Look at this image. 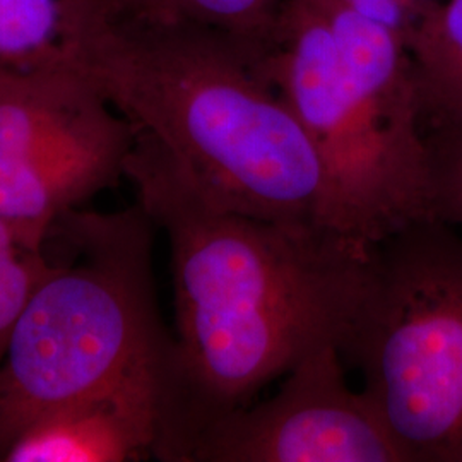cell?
<instances>
[{
    "label": "cell",
    "instance_id": "6da1fadb",
    "mask_svg": "<svg viewBox=\"0 0 462 462\" xmlns=\"http://www.w3.org/2000/svg\"><path fill=\"white\" fill-rule=\"evenodd\" d=\"M125 179L171 255L175 330L152 459L189 462L199 437L269 382L322 347L343 353L366 297L372 247L319 223L221 208L137 131Z\"/></svg>",
    "mask_w": 462,
    "mask_h": 462
},
{
    "label": "cell",
    "instance_id": "7a4b0ae2",
    "mask_svg": "<svg viewBox=\"0 0 462 462\" xmlns=\"http://www.w3.org/2000/svg\"><path fill=\"white\" fill-rule=\"evenodd\" d=\"M265 55L198 26L110 16L86 47L81 76L217 206L317 223L320 165Z\"/></svg>",
    "mask_w": 462,
    "mask_h": 462
},
{
    "label": "cell",
    "instance_id": "3957f363",
    "mask_svg": "<svg viewBox=\"0 0 462 462\" xmlns=\"http://www.w3.org/2000/svg\"><path fill=\"white\" fill-rule=\"evenodd\" d=\"M265 70L317 154L319 225L374 247L431 219L425 118L402 38L322 0H286Z\"/></svg>",
    "mask_w": 462,
    "mask_h": 462
},
{
    "label": "cell",
    "instance_id": "277c9868",
    "mask_svg": "<svg viewBox=\"0 0 462 462\" xmlns=\"http://www.w3.org/2000/svg\"><path fill=\"white\" fill-rule=\"evenodd\" d=\"M154 230L139 204L79 208L53 223L43 240L49 273L0 365V459L42 414L165 364L171 332L158 314Z\"/></svg>",
    "mask_w": 462,
    "mask_h": 462
},
{
    "label": "cell",
    "instance_id": "5b68a950",
    "mask_svg": "<svg viewBox=\"0 0 462 462\" xmlns=\"http://www.w3.org/2000/svg\"><path fill=\"white\" fill-rule=\"evenodd\" d=\"M404 462H462V236L421 219L372 247L343 349Z\"/></svg>",
    "mask_w": 462,
    "mask_h": 462
},
{
    "label": "cell",
    "instance_id": "8992f818",
    "mask_svg": "<svg viewBox=\"0 0 462 462\" xmlns=\"http://www.w3.org/2000/svg\"><path fill=\"white\" fill-rule=\"evenodd\" d=\"M133 124L78 72L0 81V221L34 247L125 179Z\"/></svg>",
    "mask_w": 462,
    "mask_h": 462
},
{
    "label": "cell",
    "instance_id": "52a82bcc",
    "mask_svg": "<svg viewBox=\"0 0 462 462\" xmlns=\"http://www.w3.org/2000/svg\"><path fill=\"white\" fill-rule=\"evenodd\" d=\"M189 462H404L364 389L347 383L336 346L295 365L280 391L216 421Z\"/></svg>",
    "mask_w": 462,
    "mask_h": 462
},
{
    "label": "cell",
    "instance_id": "ba28073f",
    "mask_svg": "<svg viewBox=\"0 0 462 462\" xmlns=\"http://www.w3.org/2000/svg\"><path fill=\"white\" fill-rule=\"evenodd\" d=\"M163 372L165 364L42 414L11 442L0 462H129L154 457Z\"/></svg>",
    "mask_w": 462,
    "mask_h": 462
},
{
    "label": "cell",
    "instance_id": "9c48e42d",
    "mask_svg": "<svg viewBox=\"0 0 462 462\" xmlns=\"http://www.w3.org/2000/svg\"><path fill=\"white\" fill-rule=\"evenodd\" d=\"M112 0H0V81L81 74L84 51Z\"/></svg>",
    "mask_w": 462,
    "mask_h": 462
},
{
    "label": "cell",
    "instance_id": "30bf717a",
    "mask_svg": "<svg viewBox=\"0 0 462 462\" xmlns=\"http://www.w3.org/2000/svg\"><path fill=\"white\" fill-rule=\"evenodd\" d=\"M425 124L462 122V0H440L410 42Z\"/></svg>",
    "mask_w": 462,
    "mask_h": 462
},
{
    "label": "cell",
    "instance_id": "8fae6325",
    "mask_svg": "<svg viewBox=\"0 0 462 462\" xmlns=\"http://www.w3.org/2000/svg\"><path fill=\"white\" fill-rule=\"evenodd\" d=\"M286 0H112L114 16L182 23L267 53Z\"/></svg>",
    "mask_w": 462,
    "mask_h": 462
},
{
    "label": "cell",
    "instance_id": "7c38bea8",
    "mask_svg": "<svg viewBox=\"0 0 462 462\" xmlns=\"http://www.w3.org/2000/svg\"><path fill=\"white\" fill-rule=\"evenodd\" d=\"M49 269L43 245L34 247L0 221V365L19 317Z\"/></svg>",
    "mask_w": 462,
    "mask_h": 462
},
{
    "label": "cell",
    "instance_id": "4fadbf2b",
    "mask_svg": "<svg viewBox=\"0 0 462 462\" xmlns=\"http://www.w3.org/2000/svg\"><path fill=\"white\" fill-rule=\"evenodd\" d=\"M431 219L462 228V122L425 124Z\"/></svg>",
    "mask_w": 462,
    "mask_h": 462
},
{
    "label": "cell",
    "instance_id": "5bb4252c",
    "mask_svg": "<svg viewBox=\"0 0 462 462\" xmlns=\"http://www.w3.org/2000/svg\"><path fill=\"white\" fill-rule=\"evenodd\" d=\"M330 5L346 9L356 16L365 17L368 21H374L380 26L387 28L389 32L396 33L399 38L406 42L410 47V42L413 38L416 23L402 4V0H322Z\"/></svg>",
    "mask_w": 462,
    "mask_h": 462
},
{
    "label": "cell",
    "instance_id": "9a60e30c",
    "mask_svg": "<svg viewBox=\"0 0 462 462\" xmlns=\"http://www.w3.org/2000/svg\"><path fill=\"white\" fill-rule=\"evenodd\" d=\"M440 0H402V4L406 5V9L410 11V14L414 19L416 26L420 24V21L423 17L427 16L430 13V9Z\"/></svg>",
    "mask_w": 462,
    "mask_h": 462
}]
</instances>
